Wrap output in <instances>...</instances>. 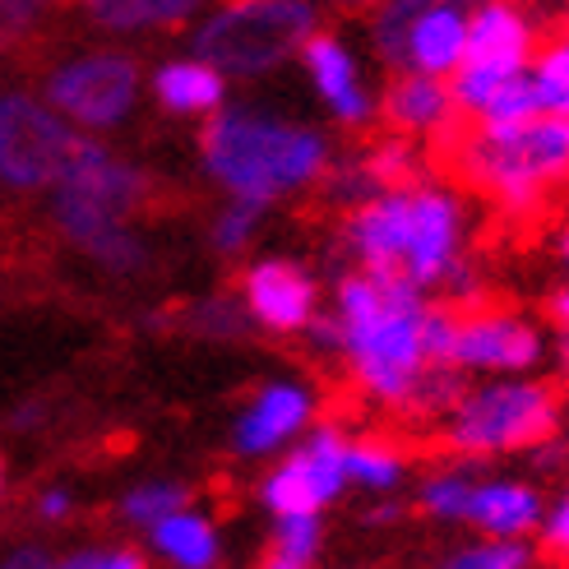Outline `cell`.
Returning a JSON list of instances; mask_svg holds the SVG:
<instances>
[{
  "instance_id": "cell-9",
  "label": "cell",
  "mask_w": 569,
  "mask_h": 569,
  "mask_svg": "<svg viewBox=\"0 0 569 569\" xmlns=\"http://www.w3.org/2000/svg\"><path fill=\"white\" fill-rule=\"evenodd\" d=\"M139 89H144L139 66L126 51H111V47L74 51L42 74V98L61 111L79 134L121 130L139 107Z\"/></svg>"
},
{
  "instance_id": "cell-28",
  "label": "cell",
  "mask_w": 569,
  "mask_h": 569,
  "mask_svg": "<svg viewBox=\"0 0 569 569\" xmlns=\"http://www.w3.org/2000/svg\"><path fill=\"white\" fill-rule=\"evenodd\" d=\"M449 569H523L532 565V547H523V537H487L477 547H463L445 560Z\"/></svg>"
},
{
  "instance_id": "cell-37",
  "label": "cell",
  "mask_w": 569,
  "mask_h": 569,
  "mask_svg": "<svg viewBox=\"0 0 569 569\" xmlns=\"http://www.w3.org/2000/svg\"><path fill=\"white\" fill-rule=\"evenodd\" d=\"M547 310H551V320H556L560 329H569V282H560V288L551 292V301H547Z\"/></svg>"
},
{
  "instance_id": "cell-29",
  "label": "cell",
  "mask_w": 569,
  "mask_h": 569,
  "mask_svg": "<svg viewBox=\"0 0 569 569\" xmlns=\"http://www.w3.org/2000/svg\"><path fill=\"white\" fill-rule=\"evenodd\" d=\"M66 0H0V51H14L47 23L51 10H61Z\"/></svg>"
},
{
  "instance_id": "cell-32",
  "label": "cell",
  "mask_w": 569,
  "mask_h": 569,
  "mask_svg": "<svg viewBox=\"0 0 569 569\" xmlns=\"http://www.w3.org/2000/svg\"><path fill=\"white\" fill-rule=\"evenodd\" d=\"M542 551L551 556V560H565L569 565V491L556 500V509L551 515H542Z\"/></svg>"
},
{
  "instance_id": "cell-4",
  "label": "cell",
  "mask_w": 569,
  "mask_h": 569,
  "mask_svg": "<svg viewBox=\"0 0 569 569\" xmlns=\"http://www.w3.org/2000/svg\"><path fill=\"white\" fill-rule=\"evenodd\" d=\"M463 204L445 186H389L348 209L343 241L361 269L436 288L463 264Z\"/></svg>"
},
{
  "instance_id": "cell-2",
  "label": "cell",
  "mask_w": 569,
  "mask_h": 569,
  "mask_svg": "<svg viewBox=\"0 0 569 569\" xmlns=\"http://www.w3.org/2000/svg\"><path fill=\"white\" fill-rule=\"evenodd\" d=\"M436 149L445 153L449 177L487 194L509 218L542 213L569 186V117L537 111V117L509 126H481L459 117L436 139Z\"/></svg>"
},
{
  "instance_id": "cell-26",
  "label": "cell",
  "mask_w": 569,
  "mask_h": 569,
  "mask_svg": "<svg viewBox=\"0 0 569 569\" xmlns=\"http://www.w3.org/2000/svg\"><path fill=\"white\" fill-rule=\"evenodd\" d=\"M260 218H264V204H254V199H237V194H227V204L218 209L213 227H209V241L218 254H241L254 237H260Z\"/></svg>"
},
{
  "instance_id": "cell-21",
  "label": "cell",
  "mask_w": 569,
  "mask_h": 569,
  "mask_svg": "<svg viewBox=\"0 0 569 569\" xmlns=\"http://www.w3.org/2000/svg\"><path fill=\"white\" fill-rule=\"evenodd\" d=\"M149 542H153V551L162 560H172L181 569H213L218 565V551H222L218 528L204 515H199V509H190V505H181L177 515L158 519L149 528Z\"/></svg>"
},
{
  "instance_id": "cell-11",
  "label": "cell",
  "mask_w": 569,
  "mask_h": 569,
  "mask_svg": "<svg viewBox=\"0 0 569 569\" xmlns=\"http://www.w3.org/2000/svg\"><path fill=\"white\" fill-rule=\"evenodd\" d=\"M542 352H547L542 329L523 316H515V310H491V306L453 310L449 352H445V361L453 371L523 376L542 361Z\"/></svg>"
},
{
  "instance_id": "cell-22",
  "label": "cell",
  "mask_w": 569,
  "mask_h": 569,
  "mask_svg": "<svg viewBox=\"0 0 569 569\" xmlns=\"http://www.w3.org/2000/svg\"><path fill=\"white\" fill-rule=\"evenodd\" d=\"M528 79L537 93V111L547 117H569V33L547 38L542 51H532Z\"/></svg>"
},
{
  "instance_id": "cell-3",
  "label": "cell",
  "mask_w": 569,
  "mask_h": 569,
  "mask_svg": "<svg viewBox=\"0 0 569 569\" xmlns=\"http://www.w3.org/2000/svg\"><path fill=\"white\" fill-rule=\"evenodd\" d=\"M153 199L144 167L117 158L98 134H79L66 172L51 181V227L107 273H139L149 241L134 232V213Z\"/></svg>"
},
{
  "instance_id": "cell-30",
  "label": "cell",
  "mask_w": 569,
  "mask_h": 569,
  "mask_svg": "<svg viewBox=\"0 0 569 569\" xmlns=\"http://www.w3.org/2000/svg\"><path fill=\"white\" fill-rule=\"evenodd\" d=\"M468 491H472V477H463V472H436V477L421 487V509H426L431 519L463 523Z\"/></svg>"
},
{
  "instance_id": "cell-34",
  "label": "cell",
  "mask_w": 569,
  "mask_h": 569,
  "mask_svg": "<svg viewBox=\"0 0 569 569\" xmlns=\"http://www.w3.org/2000/svg\"><path fill=\"white\" fill-rule=\"evenodd\" d=\"M199 329H204L209 338H227L241 329V306L232 301H204V310H199Z\"/></svg>"
},
{
  "instance_id": "cell-15",
  "label": "cell",
  "mask_w": 569,
  "mask_h": 569,
  "mask_svg": "<svg viewBox=\"0 0 569 569\" xmlns=\"http://www.w3.org/2000/svg\"><path fill=\"white\" fill-rule=\"evenodd\" d=\"M297 61L306 66L310 89H316V98L329 107L333 121L366 126V121L376 117V98H371V89H366V74H361L357 51L343 38H338V33H325V28H316V33L306 38Z\"/></svg>"
},
{
  "instance_id": "cell-23",
  "label": "cell",
  "mask_w": 569,
  "mask_h": 569,
  "mask_svg": "<svg viewBox=\"0 0 569 569\" xmlns=\"http://www.w3.org/2000/svg\"><path fill=\"white\" fill-rule=\"evenodd\" d=\"M320 547H325L320 515H278L264 556L273 569H306L320 560Z\"/></svg>"
},
{
  "instance_id": "cell-5",
  "label": "cell",
  "mask_w": 569,
  "mask_h": 569,
  "mask_svg": "<svg viewBox=\"0 0 569 569\" xmlns=\"http://www.w3.org/2000/svg\"><path fill=\"white\" fill-rule=\"evenodd\" d=\"M199 162L218 190L273 204L329 177V144L320 130L264 107H218L199 134Z\"/></svg>"
},
{
  "instance_id": "cell-38",
  "label": "cell",
  "mask_w": 569,
  "mask_h": 569,
  "mask_svg": "<svg viewBox=\"0 0 569 569\" xmlns=\"http://www.w3.org/2000/svg\"><path fill=\"white\" fill-rule=\"evenodd\" d=\"M320 6H333V10H376L380 6V0H320Z\"/></svg>"
},
{
  "instance_id": "cell-24",
  "label": "cell",
  "mask_w": 569,
  "mask_h": 569,
  "mask_svg": "<svg viewBox=\"0 0 569 569\" xmlns=\"http://www.w3.org/2000/svg\"><path fill=\"white\" fill-rule=\"evenodd\" d=\"M403 481V453L385 440H348V487L393 491Z\"/></svg>"
},
{
  "instance_id": "cell-8",
  "label": "cell",
  "mask_w": 569,
  "mask_h": 569,
  "mask_svg": "<svg viewBox=\"0 0 569 569\" xmlns=\"http://www.w3.org/2000/svg\"><path fill=\"white\" fill-rule=\"evenodd\" d=\"M472 0H380L371 14V47L393 70L449 79L468 47Z\"/></svg>"
},
{
  "instance_id": "cell-14",
  "label": "cell",
  "mask_w": 569,
  "mask_h": 569,
  "mask_svg": "<svg viewBox=\"0 0 569 569\" xmlns=\"http://www.w3.org/2000/svg\"><path fill=\"white\" fill-rule=\"evenodd\" d=\"M316 421V393L297 380H273L241 408L232 426V449L241 459H269L282 445H292Z\"/></svg>"
},
{
  "instance_id": "cell-7",
  "label": "cell",
  "mask_w": 569,
  "mask_h": 569,
  "mask_svg": "<svg viewBox=\"0 0 569 569\" xmlns=\"http://www.w3.org/2000/svg\"><path fill=\"white\" fill-rule=\"evenodd\" d=\"M560 421L556 389L537 380H496L481 389H463L440 412V440L453 453L487 459V453H515L542 445Z\"/></svg>"
},
{
  "instance_id": "cell-20",
  "label": "cell",
  "mask_w": 569,
  "mask_h": 569,
  "mask_svg": "<svg viewBox=\"0 0 569 569\" xmlns=\"http://www.w3.org/2000/svg\"><path fill=\"white\" fill-rule=\"evenodd\" d=\"M463 523L487 537H523L542 523V496L523 481H472Z\"/></svg>"
},
{
  "instance_id": "cell-25",
  "label": "cell",
  "mask_w": 569,
  "mask_h": 569,
  "mask_svg": "<svg viewBox=\"0 0 569 569\" xmlns=\"http://www.w3.org/2000/svg\"><path fill=\"white\" fill-rule=\"evenodd\" d=\"M181 505H190V491L181 487V481H139V487H130L126 496H121V519L126 523H134V528H153L158 519H167V515H177Z\"/></svg>"
},
{
  "instance_id": "cell-6",
  "label": "cell",
  "mask_w": 569,
  "mask_h": 569,
  "mask_svg": "<svg viewBox=\"0 0 569 569\" xmlns=\"http://www.w3.org/2000/svg\"><path fill=\"white\" fill-rule=\"evenodd\" d=\"M320 28V0H218L194 19V56L227 79H260L301 56Z\"/></svg>"
},
{
  "instance_id": "cell-39",
  "label": "cell",
  "mask_w": 569,
  "mask_h": 569,
  "mask_svg": "<svg viewBox=\"0 0 569 569\" xmlns=\"http://www.w3.org/2000/svg\"><path fill=\"white\" fill-rule=\"evenodd\" d=\"M556 366H560V376L569 380V329H560V348H556Z\"/></svg>"
},
{
  "instance_id": "cell-19",
  "label": "cell",
  "mask_w": 569,
  "mask_h": 569,
  "mask_svg": "<svg viewBox=\"0 0 569 569\" xmlns=\"http://www.w3.org/2000/svg\"><path fill=\"white\" fill-rule=\"evenodd\" d=\"M93 28L111 38H144V33H172L199 19L209 0H74Z\"/></svg>"
},
{
  "instance_id": "cell-31",
  "label": "cell",
  "mask_w": 569,
  "mask_h": 569,
  "mask_svg": "<svg viewBox=\"0 0 569 569\" xmlns=\"http://www.w3.org/2000/svg\"><path fill=\"white\" fill-rule=\"evenodd\" d=\"M61 565L66 569H139L144 560H139V551H130V547H79Z\"/></svg>"
},
{
  "instance_id": "cell-10",
  "label": "cell",
  "mask_w": 569,
  "mask_h": 569,
  "mask_svg": "<svg viewBox=\"0 0 569 569\" xmlns=\"http://www.w3.org/2000/svg\"><path fill=\"white\" fill-rule=\"evenodd\" d=\"M74 144L79 130L42 93L0 89V186L6 190H51Z\"/></svg>"
},
{
  "instance_id": "cell-1",
  "label": "cell",
  "mask_w": 569,
  "mask_h": 569,
  "mask_svg": "<svg viewBox=\"0 0 569 569\" xmlns=\"http://www.w3.org/2000/svg\"><path fill=\"white\" fill-rule=\"evenodd\" d=\"M320 348H333L348 361L352 380L385 408H412L421 380L431 376V306L408 278L361 269L348 273L333 292L329 320H310Z\"/></svg>"
},
{
  "instance_id": "cell-12",
  "label": "cell",
  "mask_w": 569,
  "mask_h": 569,
  "mask_svg": "<svg viewBox=\"0 0 569 569\" xmlns=\"http://www.w3.org/2000/svg\"><path fill=\"white\" fill-rule=\"evenodd\" d=\"M348 487V436L310 431L301 449H292L260 487L264 509L278 515H320Z\"/></svg>"
},
{
  "instance_id": "cell-41",
  "label": "cell",
  "mask_w": 569,
  "mask_h": 569,
  "mask_svg": "<svg viewBox=\"0 0 569 569\" xmlns=\"http://www.w3.org/2000/svg\"><path fill=\"white\" fill-rule=\"evenodd\" d=\"M0 496H6V459H0Z\"/></svg>"
},
{
  "instance_id": "cell-27",
  "label": "cell",
  "mask_w": 569,
  "mask_h": 569,
  "mask_svg": "<svg viewBox=\"0 0 569 569\" xmlns=\"http://www.w3.org/2000/svg\"><path fill=\"white\" fill-rule=\"evenodd\" d=\"M528 117H537V93H532V79H528V66H523V70L505 74L496 83L491 98L481 102V111L472 121H481V126H509V121H528Z\"/></svg>"
},
{
  "instance_id": "cell-40",
  "label": "cell",
  "mask_w": 569,
  "mask_h": 569,
  "mask_svg": "<svg viewBox=\"0 0 569 569\" xmlns=\"http://www.w3.org/2000/svg\"><path fill=\"white\" fill-rule=\"evenodd\" d=\"M560 254H565V264H569V232L560 237Z\"/></svg>"
},
{
  "instance_id": "cell-36",
  "label": "cell",
  "mask_w": 569,
  "mask_h": 569,
  "mask_svg": "<svg viewBox=\"0 0 569 569\" xmlns=\"http://www.w3.org/2000/svg\"><path fill=\"white\" fill-rule=\"evenodd\" d=\"M10 569H47L51 565V556L47 551H38V547H19V551H10V560H6Z\"/></svg>"
},
{
  "instance_id": "cell-35",
  "label": "cell",
  "mask_w": 569,
  "mask_h": 569,
  "mask_svg": "<svg viewBox=\"0 0 569 569\" xmlns=\"http://www.w3.org/2000/svg\"><path fill=\"white\" fill-rule=\"evenodd\" d=\"M38 515H42L47 523H66V519L74 515V496L61 491V487H47V491L38 496Z\"/></svg>"
},
{
  "instance_id": "cell-13",
  "label": "cell",
  "mask_w": 569,
  "mask_h": 569,
  "mask_svg": "<svg viewBox=\"0 0 569 569\" xmlns=\"http://www.w3.org/2000/svg\"><path fill=\"white\" fill-rule=\"evenodd\" d=\"M241 310L269 333H306V325L320 316L316 278L292 260H260L246 269Z\"/></svg>"
},
{
  "instance_id": "cell-17",
  "label": "cell",
  "mask_w": 569,
  "mask_h": 569,
  "mask_svg": "<svg viewBox=\"0 0 569 569\" xmlns=\"http://www.w3.org/2000/svg\"><path fill=\"white\" fill-rule=\"evenodd\" d=\"M380 111H385V126L393 134H408V139H440L453 121H459V107L449 98V79L417 74V70L393 74Z\"/></svg>"
},
{
  "instance_id": "cell-33",
  "label": "cell",
  "mask_w": 569,
  "mask_h": 569,
  "mask_svg": "<svg viewBox=\"0 0 569 569\" xmlns=\"http://www.w3.org/2000/svg\"><path fill=\"white\" fill-rule=\"evenodd\" d=\"M519 6L528 10L537 38H560V33H569V0H519Z\"/></svg>"
},
{
  "instance_id": "cell-18",
  "label": "cell",
  "mask_w": 569,
  "mask_h": 569,
  "mask_svg": "<svg viewBox=\"0 0 569 569\" xmlns=\"http://www.w3.org/2000/svg\"><path fill=\"white\" fill-rule=\"evenodd\" d=\"M149 93L172 117H213L227 102V74L190 51V56H177V61H162L149 74Z\"/></svg>"
},
{
  "instance_id": "cell-16",
  "label": "cell",
  "mask_w": 569,
  "mask_h": 569,
  "mask_svg": "<svg viewBox=\"0 0 569 569\" xmlns=\"http://www.w3.org/2000/svg\"><path fill=\"white\" fill-rule=\"evenodd\" d=\"M537 51V28L519 0H472L463 61L491 70H523Z\"/></svg>"
}]
</instances>
